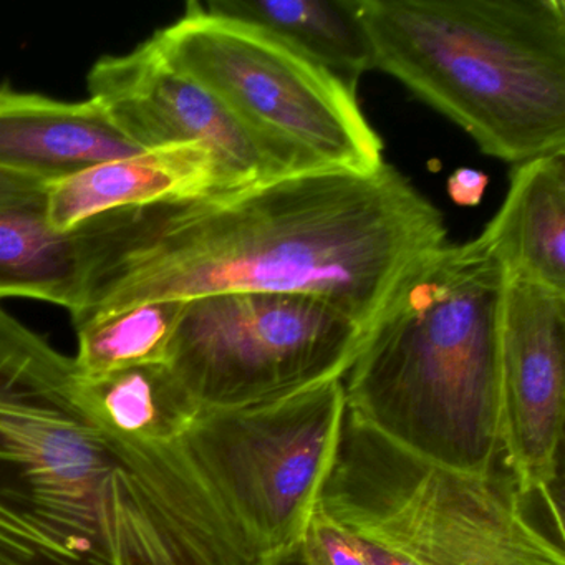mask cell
Here are the masks:
<instances>
[{
	"label": "cell",
	"mask_w": 565,
	"mask_h": 565,
	"mask_svg": "<svg viewBox=\"0 0 565 565\" xmlns=\"http://www.w3.org/2000/svg\"><path fill=\"white\" fill-rule=\"evenodd\" d=\"M441 211L392 164L317 168L94 221L75 327L150 302L231 292L316 297L363 332L448 241Z\"/></svg>",
	"instance_id": "cell-1"
},
{
	"label": "cell",
	"mask_w": 565,
	"mask_h": 565,
	"mask_svg": "<svg viewBox=\"0 0 565 565\" xmlns=\"http://www.w3.org/2000/svg\"><path fill=\"white\" fill-rule=\"evenodd\" d=\"M0 565H269L191 436L127 438L74 356L0 307Z\"/></svg>",
	"instance_id": "cell-2"
},
{
	"label": "cell",
	"mask_w": 565,
	"mask_h": 565,
	"mask_svg": "<svg viewBox=\"0 0 565 565\" xmlns=\"http://www.w3.org/2000/svg\"><path fill=\"white\" fill-rule=\"evenodd\" d=\"M505 284L482 234L419 260L343 376L347 409L419 458L471 475L498 471Z\"/></svg>",
	"instance_id": "cell-3"
},
{
	"label": "cell",
	"mask_w": 565,
	"mask_h": 565,
	"mask_svg": "<svg viewBox=\"0 0 565 565\" xmlns=\"http://www.w3.org/2000/svg\"><path fill=\"white\" fill-rule=\"evenodd\" d=\"M373 67L511 163L565 151L564 0H360Z\"/></svg>",
	"instance_id": "cell-4"
},
{
	"label": "cell",
	"mask_w": 565,
	"mask_h": 565,
	"mask_svg": "<svg viewBox=\"0 0 565 565\" xmlns=\"http://www.w3.org/2000/svg\"><path fill=\"white\" fill-rule=\"evenodd\" d=\"M509 475H471L413 455L347 409L319 505L372 565H565Z\"/></svg>",
	"instance_id": "cell-5"
},
{
	"label": "cell",
	"mask_w": 565,
	"mask_h": 565,
	"mask_svg": "<svg viewBox=\"0 0 565 565\" xmlns=\"http://www.w3.org/2000/svg\"><path fill=\"white\" fill-rule=\"evenodd\" d=\"M168 58L213 92L300 170H379L382 138L352 85L274 35L190 2L153 35Z\"/></svg>",
	"instance_id": "cell-6"
},
{
	"label": "cell",
	"mask_w": 565,
	"mask_h": 565,
	"mask_svg": "<svg viewBox=\"0 0 565 565\" xmlns=\"http://www.w3.org/2000/svg\"><path fill=\"white\" fill-rule=\"evenodd\" d=\"M363 337L316 297L216 294L184 302L167 365L201 409L233 408L343 379Z\"/></svg>",
	"instance_id": "cell-7"
},
{
	"label": "cell",
	"mask_w": 565,
	"mask_h": 565,
	"mask_svg": "<svg viewBox=\"0 0 565 565\" xmlns=\"http://www.w3.org/2000/svg\"><path fill=\"white\" fill-rule=\"evenodd\" d=\"M345 416L339 379L266 402L201 409L188 433L267 564L299 552L335 466Z\"/></svg>",
	"instance_id": "cell-8"
},
{
	"label": "cell",
	"mask_w": 565,
	"mask_h": 565,
	"mask_svg": "<svg viewBox=\"0 0 565 565\" xmlns=\"http://www.w3.org/2000/svg\"><path fill=\"white\" fill-rule=\"evenodd\" d=\"M87 85L90 100L141 151L177 145L210 151L224 191L303 171L180 71L154 38L130 54L102 57Z\"/></svg>",
	"instance_id": "cell-9"
},
{
	"label": "cell",
	"mask_w": 565,
	"mask_h": 565,
	"mask_svg": "<svg viewBox=\"0 0 565 565\" xmlns=\"http://www.w3.org/2000/svg\"><path fill=\"white\" fill-rule=\"evenodd\" d=\"M502 459L519 492L539 498L564 535L561 475L565 415V294L509 279L502 307Z\"/></svg>",
	"instance_id": "cell-10"
},
{
	"label": "cell",
	"mask_w": 565,
	"mask_h": 565,
	"mask_svg": "<svg viewBox=\"0 0 565 565\" xmlns=\"http://www.w3.org/2000/svg\"><path fill=\"white\" fill-rule=\"evenodd\" d=\"M223 191L210 151L177 145L108 161L52 183L45 216L57 233H72L104 214L186 203Z\"/></svg>",
	"instance_id": "cell-11"
},
{
	"label": "cell",
	"mask_w": 565,
	"mask_h": 565,
	"mask_svg": "<svg viewBox=\"0 0 565 565\" xmlns=\"http://www.w3.org/2000/svg\"><path fill=\"white\" fill-rule=\"evenodd\" d=\"M143 153L97 102L0 90V170L52 184Z\"/></svg>",
	"instance_id": "cell-12"
},
{
	"label": "cell",
	"mask_w": 565,
	"mask_h": 565,
	"mask_svg": "<svg viewBox=\"0 0 565 565\" xmlns=\"http://www.w3.org/2000/svg\"><path fill=\"white\" fill-rule=\"evenodd\" d=\"M481 234L509 279L565 294V151L519 163Z\"/></svg>",
	"instance_id": "cell-13"
},
{
	"label": "cell",
	"mask_w": 565,
	"mask_h": 565,
	"mask_svg": "<svg viewBox=\"0 0 565 565\" xmlns=\"http://www.w3.org/2000/svg\"><path fill=\"white\" fill-rule=\"evenodd\" d=\"M92 256L90 223L57 233L45 216V201L0 210V300H44L74 316L84 303Z\"/></svg>",
	"instance_id": "cell-14"
},
{
	"label": "cell",
	"mask_w": 565,
	"mask_h": 565,
	"mask_svg": "<svg viewBox=\"0 0 565 565\" xmlns=\"http://www.w3.org/2000/svg\"><path fill=\"white\" fill-rule=\"evenodd\" d=\"M204 9L274 35L352 87L373 68L360 0H216Z\"/></svg>",
	"instance_id": "cell-15"
},
{
	"label": "cell",
	"mask_w": 565,
	"mask_h": 565,
	"mask_svg": "<svg viewBox=\"0 0 565 565\" xmlns=\"http://www.w3.org/2000/svg\"><path fill=\"white\" fill-rule=\"evenodd\" d=\"M85 408L111 431L148 443H177L201 408L167 363L135 366L102 379L78 373Z\"/></svg>",
	"instance_id": "cell-16"
},
{
	"label": "cell",
	"mask_w": 565,
	"mask_h": 565,
	"mask_svg": "<svg viewBox=\"0 0 565 565\" xmlns=\"http://www.w3.org/2000/svg\"><path fill=\"white\" fill-rule=\"evenodd\" d=\"M183 309L184 302L141 303L75 327L78 373L102 379L135 366L167 363Z\"/></svg>",
	"instance_id": "cell-17"
},
{
	"label": "cell",
	"mask_w": 565,
	"mask_h": 565,
	"mask_svg": "<svg viewBox=\"0 0 565 565\" xmlns=\"http://www.w3.org/2000/svg\"><path fill=\"white\" fill-rule=\"evenodd\" d=\"M303 565H372L359 537L317 508L303 532L299 552Z\"/></svg>",
	"instance_id": "cell-18"
},
{
	"label": "cell",
	"mask_w": 565,
	"mask_h": 565,
	"mask_svg": "<svg viewBox=\"0 0 565 565\" xmlns=\"http://www.w3.org/2000/svg\"><path fill=\"white\" fill-rule=\"evenodd\" d=\"M49 186L45 181L0 170V210L42 203Z\"/></svg>",
	"instance_id": "cell-19"
},
{
	"label": "cell",
	"mask_w": 565,
	"mask_h": 565,
	"mask_svg": "<svg viewBox=\"0 0 565 565\" xmlns=\"http://www.w3.org/2000/svg\"><path fill=\"white\" fill-rule=\"evenodd\" d=\"M489 178L472 168H459L448 180V194L456 204L476 206L482 200Z\"/></svg>",
	"instance_id": "cell-20"
}]
</instances>
